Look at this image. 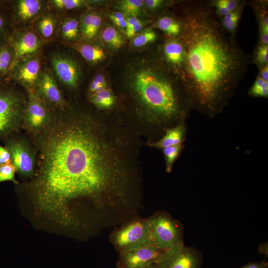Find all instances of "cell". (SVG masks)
I'll return each mask as SVG.
<instances>
[{
    "label": "cell",
    "instance_id": "obj_36",
    "mask_svg": "<svg viewBox=\"0 0 268 268\" xmlns=\"http://www.w3.org/2000/svg\"><path fill=\"white\" fill-rule=\"evenodd\" d=\"M107 82L104 75L101 73L97 74L90 84L89 91L92 94L95 90L101 85Z\"/></svg>",
    "mask_w": 268,
    "mask_h": 268
},
{
    "label": "cell",
    "instance_id": "obj_3",
    "mask_svg": "<svg viewBox=\"0 0 268 268\" xmlns=\"http://www.w3.org/2000/svg\"><path fill=\"white\" fill-rule=\"evenodd\" d=\"M127 81L138 112L150 122L173 120L191 106L183 83L161 54L132 69Z\"/></svg>",
    "mask_w": 268,
    "mask_h": 268
},
{
    "label": "cell",
    "instance_id": "obj_2",
    "mask_svg": "<svg viewBox=\"0 0 268 268\" xmlns=\"http://www.w3.org/2000/svg\"><path fill=\"white\" fill-rule=\"evenodd\" d=\"M177 18L184 53L177 74L190 105L208 113L218 111L245 76L252 56L223 28L210 0L182 1Z\"/></svg>",
    "mask_w": 268,
    "mask_h": 268
},
{
    "label": "cell",
    "instance_id": "obj_27",
    "mask_svg": "<svg viewBox=\"0 0 268 268\" xmlns=\"http://www.w3.org/2000/svg\"><path fill=\"white\" fill-rule=\"evenodd\" d=\"M61 31L66 39L71 40L75 39L78 34V21L73 18L67 19L63 23Z\"/></svg>",
    "mask_w": 268,
    "mask_h": 268
},
{
    "label": "cell",
    "instance_id": "obj_8",
    "mask_svg": "<svg viewBox=\"0 0 268 268\" xmlns=\"http://www.w3.org/2000/svg\"><path fill=\"white\" fill-rule=\"evenodd\" d=\"M155 245L121 253L118 262L119 268H143L158 264L164 253Z\"/></svg>",
    "mask_w": 268,
    "mask_h": 268
},
{
    "label": "cell",
    "instance_id": "obj_33",
    "mask_svg": "<svg viewBox=\"0 0 268 268\" xmlns=\"http://www.w3.org/2000/svg\"><path fill=\"white\" fill-rule=\"evenodd\" d=\"M11 54L5 46L0 47V73L5 71L10 66Z\"/></svg>",
    "mask_w": 268,
    "mask_h": 268
},
{
    "label": "cell",
    "instance_id": "obj_29",
    "mask_svg": "<svg viewBox=\"0 0 268 268\" xmlns=\"http://www.w3.org/2000/svg\"><path fill=\"white\" fill-rule=\"evenodd\" d=\"M181 149V144L162 149L165 159L167 172L169 173L171 171L173 165L180 153Z\"/></svg>",
    "mask_w": 268,
    "mask_h": 268
},
{
    "label": "cell",
    "instance_id": "obj_12",
    "mask_svg": "<svg viewBox=\"0 0 268 268\" xmlns=\"http://www.w3.org/2000/svg\"><path fill=\"white\" fill-rule=\"evenodd\" d=\"M168 37L162 46L161 54L177 74L183 62V47L177 37Z\"/></svg>",
    "mask_w": 268,
    "mask_h": 268
},
{
    "label": "cell",
    "instance_id": "obj_26",
    "mask_svg": "<svg viewBox=\"0 0 268 268\" xmlns=\"http://www.w3.org/2000/svg\"><path fill=\"white\" fill-rule=\"evenodd\" d=\"M157 37L155 32L152 28H148L136 34L132 39V44L134 47H141L154 42Z\"/></svg>",
    "mask_w": 268,
    "mask_h": 268
},
{
    "label": "cell",
    "instance_id": "obj_23",
    "mask_svg": "<svg viewBox=\"0 0 268 268\" xmlns=\"http://www.w3.org/2000/svg\"><path fill=\"white\" fill-rule=\"evenodd\" d=\"M102 38L106 44L114 49H119L125 43L123 36L111 25L104 28L102 33Z\"/></svg>",
    "mask_w": 268,
    "mask_h": 268
},
{
    "label": "cell",
    "instance_id": "obj_43",
    "mask_svg": "<svg viewBox=\"0 0 268 268\" xmlns=\"http://www.w3.org/2000/svg\"><path fill=\"white\" fill-rule=\"evenodd\" d=\"M4 24H5V21H4V18L1 14H0V36L3 31L4 26Z\"/></svg>",
    "mask_w": 268,
    "mask_h": 268
},
{
    "label": "cell",
    "instance_id": "obj_18",
    "mask_svg": "<svg viewBox=\"0 0 268 268\" xmlns=\"http://www.w3.org/2000/svg\"><path fill=\"white\" fill-rule=\"evenodd\" d=\"M40 71V64L35 59L28 61L19 68L17 78L27 84H33L38 79Z\"/></svg>",
    "mask_w": 268,
    "mask_h": 268
},
{
    "label": "cell",
    "instance_id": "obj_4",
    "mask_svg": "<svg viewBox=\"0 0 268 268\" xmlns=\"http://www.w3.org/2000/svg\"><path fill=\"white\" fill-rule=\"evenodd\" d=\"M111 240L120 253L155 245L150 225L147 219L141 218L133 219L115 231Z\"/></svg>",
    "mask_w": 268,
    "mask_h": 268
},
{
    "label": "cell",
    "instance_id": "obj_20",
    "mask_svg": "<svg viewBox=\"0 0 268 268\" xmlns=\"http://www.w3.org/2000/svg\"><path fill=\"white\" fill-rule=\"evenodd\" d=\"M246 2L247 1L244 2L236 10L229 12L225 16L220 19L223 28L232 35L235 36L238 23Z\"/></svg>",
    "mask_w": 268,
    "mask_h": 268
},
{
    "label": "cell",
    "instance_id": "obj_16",
    "mask_svg": "<svg viewBox=\"0 0 268 268\" xmlns=\"http://www.w3.org/2000/svg\"><path fill=\"white\" fill-rule=\"evenodd\" d=\"M102 23V17L96 13H88L83 15L80 21V30L86 38L94 37L99 30Z\"/></svg>",
    "mask_w": 268,
    "mask_h": 268
},
{
    "label": "cell",
    "instance_id": "obj_10",
    "mask_svg": "<svg viewBox=\"0 0 268 268\" xmlns=\"http://www.w3.org/2000/svg\"><path fill=\"white\" fill-rule=\"evenodd\" d=\"M29 99L24 120L30 129L38 131L48 125L49 115L44 104L36 95L30 93Z\"/></svg>",
    "mask_w": 268,
    "mask_h": 268
},
{
    "label": "cell",
    "instance_id": "obj_39",
    "mask_svg": "<svg viewBox=\"0 0 268 268\" xmlns=\"http://www.w3.org/2000/svg\"><path fill=\"white\" fill-rule=\"evenodd\" d=\"M11 163V155L7 148L0 145V165Z\"/></svg>",
    "mask_w": 268,
    "mask_h": 268
},
{
    "label": "cell",
    "instance_id": "obj_38",
    "mask_svg": "<svg viewBox=\"0 0 268 268\" xmlns=\"http://www.w3.org/2000/svg\"><path fill=\"white\" fill-rule=\"evenodd\" d=\"M143 4L149 10L155 11L159 9L166 2L163 0H144Z\"/></svg>",
    "mask_w": 268,
    "mask_h": 268
},
{
    "label": "cell",
    "instance_id": "obj_24",
    "mask_svg": "<svg viewBox=\"0 0 268 268\" xmlns=\"http://www.w3.org/2000/svg\"><path fill=\"white\" fill-rule=\"evenodd\" d=\"M40 2L37 0H21L17 4L19 15L23 19H28L40 10Z\"/></svg>",
    "mask_w": 268,
    "mask_h": 268
},
{
    "label": "cell",
    "instance_id": "obj_42",
    "mask_svg": "<svg viewBox=\"0 0 268 268\" xmlns=\"http://www.w3.org/2000/svg\"><path fill=\"white\" fill-rule=\"evenodd\" d=\"M266 266V264L262 263H250L242 268H264Z\"/></svg>",
    "mask_w": 268,
    "mask_h": 268
},
{
    "label": "cell",
    "instance_id": "obj_21",
    "mask_svg": "<svg viewBox=\"0 0 268 268\" xmlns=\"http://www.w3.org/2000/svg\"><path fill=\"white\" fill-rule=\"evenodd\" d=\"M90 101L99 108L108 109L115 104L116 98L111 90L106 88L91 94Z\"/></svg>",
    "mask_w": 268,
    "mask_h": 268
},
{
    "label": "cell",
    "instance_id": "obj_25",
    "mask_svg": "<svg viewBox=\"0 0 268 268\" xmlns=\"http://www.w3.org/2000/svg\"><path fill=\"white\" fill-rule=\"evenodd\" d=\"M143 5L142 0H123L119 1L118 8L128 16L137 17Z\"/></svg>",
    "mask_w": 268,
    "mask_h": 268
},
{
    "label": "cell",
    "instance_id": "obj_22",
    "mask_svg": "<svg viewBox=\"0 0 268 268\" xmlns=\"http://www.w3.org/2000/svg\"><path fill=\"white\" fill-rule=\"evenodd\" d=\"M77 50L81 56L89 62L97 63L103 61L106 57L103 49L99 46L83 44L80 45Z\"/></svg>",
    "mask_w": 268,
    "mask_h": 268
},
{
    "label": "cell",
    "instance_id": "obj_45",
    "mask_svg": "<svg viewBox=\"0 0 268 268\" xmlns=\"http://www.w3.org/2000/svg\"><path fill=\"white\" fill-rule=\"evenodd\" d=\"M264 268H268L267 266H265Z\"/></svg>",
    "mask_w": 268,
    "mask_h": 268
},
{
    "label": "cell",
    "instance_id": "obj_7",
    "mask_svg": "<svg viewBox=\"0 0 268 268\" xmlns=\"http://www.w3.org/2000/svg\"><path fill=\"white\" fill-rule=\"evenodd\" d=\"M201 262L199 251L183 242L164 251L158 265L159 268H199Z\"/></svg>",
    "mask_w": 268,
    "mask_h": 268
},
{
    "label": "cell",
    "instance_id": "obj_40",
    "mask_svg": "<svg viewBox=\"0 0 268 268\" xmlns=\"http://www.w3.org/2000/svg\"><path fill=\"white\" fill-rule=\"evenodd\" d=\"M144 21H143L137 17L135 16H128L127 18V26L126 30H130L134 26L139 25Z\"/></svg>",
    "mask_w": 268,
    "mask_h": 268
},
{
    "label": "cell",
    "instance_id": "obj_6",
    "mask_svg": "<svg viewBox=\"0 0 268 268\" xmlns=\"http://www.w3.org/2000/svg\"><path fill=\"white\" fill-rule=\"evenodd\" d=\"M20 97L13 91L0 88V137L12 132L23 116Z\"/></svg>",
    "mask_w": 268,
    "mask_h": 268
},
{
    "label": "cell",
    "instance_id": "obj_28",
    "mask_svg": "<svg viewBox=\"0 0 268 268\" xmlns=\"http://www.w3.org/2000/svg\"><path fill=\"white\" fill-rule=\"evenodd\" d=\"M249 94L253 97L268 98V82L258 75L249 89Z\"/></svg>",
    "mask_w": 268,
    "mask_h": 268
},
{
    "label": "cell",
    "instance_id": "obj_17",
    "mask_svg": "<svg viewBox=\"0 0 268 268\" xmlns=\"http://www.w3.org/2000/svg\"><path fill=\"white\" fill-rule=\"evenodd\" d=\"M185 132L182 125L168 130L163 137L151 145L157 148L163 149L166 147L181 145Z\"/></svg>",
    "mask_w": 268,
    "mask_h": 268
},
{
    "label": "cell",
    "instance_id": "obj_41",
    "mask_svg": "<svg viewBox=\"0 0 268 268\" xmlns=\"http://www.w3.org/2000/svg\"><path fill=\"white\" fill-rule=\"evenodd\" d=\"M259 76L265 81L268 82V64L259 68Z\"/></svg>",
    "mask_w": 268,
    "mask_h": 268
},
{
    "label": "cell",
    "instance_id": "obj_30",
    "mask_svg": "<svg viewBox=\"0 0 268 268\" xmlns=\"http://www.w3.org/2000/svg\"><path fill=\"white\" fill-rule=\"evenodd\" d=\"M252 58L258 68L268 64V45L258 44Z\"/></svg>",
    "mask_w": 268,
    "mask_h": 268
},
{
    "label": "cell",
    "instance_id": "obj_34",
    "mask_svg": "<svg viewBox=\"0 0 268 268\" xmlns=\"http://www.w3.org/2000/svg\"><path fill=\"white\" fill-rule=\"evenodd\" d=\"M51 2L58 8L64 9H72L82 5L84 1L81 0H54Z\"/></svg>",
    "mask_w": 268,
    "mask_h": 268
},
{
    "label": "cell",
    "instance_id": "obj_11",
    "mask_svg": "<svg viewBox=\"0 0 268 268\" xmlns=\"http://www.w3.org/2000/svg\"><path fill=\"white\" fill-rule=\"evenodd\" d=\"M52 62L59 79L68 87L75 88L80 75L77 63L69 58L59 55L53 57Z\"/></svg>",
    "mask_w": 268,
    "mask_h": 268
},
{
    "label": "cell",
    "instance_id": "obj_14",
    "mask_svg": "<svg viewBox=\"0 0 268 268\" xmlns=\"http://www.w3.org/2000/svg\"><path fill=\"white\" fill-rule=\"evenodd\" d=\"M39 90L42 95L52 103L62 102V97L52 76L47 72L43 74L39 83Z\"/></svg>",
    "mask_w": 268,
    "mask_h": 268
},
{
    "label": "cell",
    "instance_id": "obj_31",
    "mask_svg": "<svg viewBox=\"0 0 268 268\" xmlns=\"http://www.w3.org/2000/svg\"><path fill=\"white\" fill-rule=\"evenodd\" d=\"M16 169L11 163L8 164L0 165V183L11 181L14 183L17 184L15 179V172Z\"/></svg>",
    "mask_w": 268,
    "mask_h": 268
},
{
    "label": "cell",
    "instance_id": "obj_44",
    "mask_svg": "<svg viewBox=\"0 0 268 268\" xmlns=\"http://www.w3.org/2000/svg\"><path fill=\"white\" fill-rule=\"evenodd\" d=\"M143 268H159V267L158 264H153Z\"/></svg>",
    "mask_w": 268,
    "mask_h": 268
},
{
    "label": "cell",
    "instance_id": "obj_5",
    "mask_svg": "<svg viewBox=\"0 0 268 268\" xmlns=\"http://www.w3.org/2000/svg\"><path fill=\"white\" fill-rule=\"evenodd\" d=\"M155 245L165 251L183 242V227L168 213L158 212L147 219Z\"/></svg>",
    "mask_w": 268,
    "mask_h": 268
},
{
    "label": "cell",
    "instance_id": "obj_9",
    "mask_svg": "<svg viewBox=\"0 0 268 268\" xmlns=\"http://www.w3.org/2000/svg\"><path fill=\"white\" fill-rule=\"evenodd\" d=\"M7 149L11 155V163L20 174L30 176L34 173V157L28 147L22 141L15 140L8 143Z\"/></svg>",
    "mask_w": 268,
    "mask_h": 268
},
{
    "label": "cell",
    "instance_id": "obj_35",
    "mask_svg": "<svg viewBox=\"0 0 268 268\" xmlns=\"http://www.w3.org/2000/svg\"><path fill=\"white\" fill-rule=\"evenodd\" d=\"M109 18L115 25L121 29L126 30L127 18L122 12H113L110 14Z\"/></svg>",
    "mask_w": 268,
    "mask_h": 268
},
{
    "label": "cell",
    "instance_id": "obj_19",
    "mask_svg": "<svg viewBox=\"0 0 268 268\" xmlns=\"http://www.w3.org/2000/svg\"><path fill=\"white\" fill-rule=\"evenodd\" d=\"M154 27L162 31L167 37H175L181 31V23L177 17L169 15L160 17L155 22Z\"/></svg>",
    "mask_w": 268,
    "mask_h": 268
},
{
    "label": "cell",
    "instance_id": "obj_1",
    "mask_svg": "<svg viewBox=\"0 0 268 268\" xmlns=\"http://www.w3.org/2000/svg\"><path fill=\"white\" fill-rule=\"evenodd\" d=\"M87 117L48 127L38 139L40 161L32 193L38 209L63 226H78L93 208L109 222L133 202L134 175L124 140Z\"/></svg>",
    "mask_w": 268,
    "mask_h": 268
},
{
    "label": "cell",
    "instance_id": "obj_37",
    "mask_svg": "<svg viewBox=\"0 0 268 268\" xmlns=\"http://www.w3.org/2000/svg\"><path fill=\"white\" fill-rule=\"evenodd\" d=\"M219 1L223 4L230 12L236 10L240 7L246 0H219Z\"/></svg>",
    "mask_w": 268,
    "mask_h": 268
},
{
    "label": "cell",
    "instance_id": "obj_15",
    "mask_svg": "<svg viewBox=\"0 0 268 268\" xmlns=\"http://www.w3.org/2000/svg\"><path fill=\"white\" fill-rule=\"evenodd\" d=\"M39 46V41L33 32H27L15 43L14 47L15 61L22 57L35 52Z\"/></svg>",
    "mask_w": 268,
    "mask_h": 268
},
{
    "label": "cell",
    "instance_id": "obj_13",
    "mask_svg": "<svg viewBox=\"0 0 268 268\" xmlns=\"http://www.w3.org/2000/svg\"><path fill=\"white\" fill-rule=\"evenodd\" d=\"M251 3L257 15L259 27L258 44L268 45V2L255 0Z\"/></svg>",
    "mask_w": 268,
    "mask_h": 268
},
{
    "label": "cell",
    "instance_id": "obj_32",
    "mask_svg": "<svg viewBox=\"0 0 268 268\" xmlns=\"http://www.w3.org/2000/svg\"><path fill=\"white\" fill-rule=\"evenodd\" d=\"M39 28L41 33L45 37H49L54 30V22L50 16L43 17L39 22Z\"/></svg>",
    "mask_w": 268,
    "mask_h": 268
}]
</instances>
